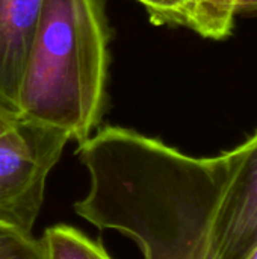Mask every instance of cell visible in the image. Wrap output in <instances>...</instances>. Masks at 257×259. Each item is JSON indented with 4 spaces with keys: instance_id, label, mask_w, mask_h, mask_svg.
Segmentation results:
<instances>
[{
    "instance_id": "6da1fadb",
    "label": "cell",
    "mask_w": 257,
    "mask_h": 259,
    "mask_svg": "<svg viewBox=\"0 0 257 259\" xmlns=\"http://www.w3.org/2000/svg\"><path fill=\"white\" fill-rule=\"evenodd\" d=\"M111 29L105 0H42L18 114L83 144L108 106Z\"/></svg>"
},
{
    "instance_id": "7a4b0ae2",
    "label": "cell",
    "mask_w": 257,
    "mask_h": 259,
    "mask_svg": "<svg viewBox=\"0 0 257 259\" xmlns=\"http://www.w3.org/2000/svg\"><path fill=\"white\" fill-rule=\"evenodd\" d=\"M68 141L65 132L29 120L0 137V225L32 234L47 178Z\"/></svg>"
},
{
    "instance_id": "3957f363",
    "label": "cell",
    "mask_w": 257,
    "mask_h": 259,
    "mask_svg": "<svg viewBox=\"0 0 257 259\" xmlns=\"http://www.w3.org/2000/svg\"><path fill=\"white\" fill-rule=\"evenodd\" d=\"M218 158L200 259H247L257 247V131Z\"/></svg>"
},
{
    "instance_id": "277c9868",
    "label": "cell",
    "mask_w": 257,
    "mask_h": 259,
    "mask_svg": "<svg viewBox=\"0 0 257 259\" xmlns=\"http://www.w3.org/2000/svg\"><path fill=\"white\" fill-rule=\"evenodd\" d=\"M42 0H0V103L18 112V96Z\"/></svg>"
},
{
    "instance_id": "5b68a950",
    "label": "cell",
    "mask_w": 257,
    "mask_h": 259,
    "mask_svg": "<svg viewBox=\"0 0 257 259\" xmlns=\"http://www.w3.org/2000/svg\"><path fill=\"white\" fill-rule=\"evenodd\" d=\"M239 0H186V26L203 38L221 41L232 35Z\"/></svg>"
},
{
    "instance_id": "8992f818",
    "label": "cell",
    "mask_w": 257,
    "mask_h": 259,
    "mask_svg": "<svg viewBox=\"0 0 257 259\" xmlns=\"http://www.w3.org/2000/svg\"><path fill=\"white\" fill-rule=\"evenodd\" d=\"M41 241L48 259H112L100 241L67 225L48 228Z\"/></svg>"
},
{
    "instance_id": "52a82bcc",
    "label": "cell",
    "mask_w": 257,
    "mask_h": 259,
    "mask_svg": "<svg viewBox=\"0 0 257 259\" xmlns=\"http://www.w3.org/2000/svg\"><path fill=\"white\" fill-rule=\"evenodd\" d=\"M0 259H48L41 240L12 226L0 225Z\"/></svg>"
},
{
    "instance_id": "ba28073f",
    "label": "cell",
    "mask_w": 257,
    "mask_h": 259,
    "mask_svg": "<svg viewBox=\"0 0 257 259\" xmlns=\"http://www.w3.org/2000/svg\"><path fill=\"white\" fill-rule=\"evenodd\" d=\"M147 11L155 26H186V0H135Z\"/></svg>"
},
{
    "instance_id": "9c48e42d",
    "label": "cell",
    "mask_w": 257,
    "mask_h": 259,
    "mask_svg": "<svg viewBox=\"0 0 257 259\" xmlns=\"http://www.w3.org/2000/svg\"><path fill=\"white\" fill-rule=\"evenodd\" d=\"M21 121H23V118L20 117L18 112L5 106L3 103H0V137L14 131Z\"/></svg>"
},
{
    "instance_id": "30bf717a",
    "label": "cell",
    "mask_w": 257,
    "mask_h": 259,
    "mask_svg": "<svg viewBox=\"0 0 257 259\" xmlns=\"http://www.w3.org/2000/svg\"><path fill=\"white\" fill-rule=\"evenodd\" d=\"M238 17L257 18V0H239Z\"/></svg>"
},
{
    "instance_id": "8fae6325",
    "label": "cell",
    "mask_w": 257,
    "mask_h": 259,
    "mask_svg": "<svg viewBox=\"0 0 257 259\" xmlns=\"http://www.w3.org/2000/svg\"><path fill=\"white\" fill-rule=\"evenodd\" d=\"M247 259H257V247L253 250V252H251V255H250Z\"/></svg>"
}]
</instances>
